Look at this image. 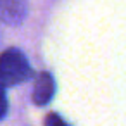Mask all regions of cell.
Masks as SVG:
<instances>
[{"mask_svg":"<svg viewBox=\"0 0 126 126\" xmlns=\"http://www.w3.org/2000/svg\"><path fill=\"white\" fill-rule=\"evenodd\" d=\"M31 64L19 48H7L0 59V78L4 86H17L31 78Z\"/></svg>","mask_w":126,"mask_h":126,"instance_id":"6da1fadb","label":"cell"},{"mask_svg":"<svg viewBox=\"0 0 126 126\" xmlns=\"http://www.w3.org/2000/svg\"><path fill=\"white\" fill-rule=\"evenodd\" d=\"M54 92H55V81H54L52 74L47 71L40 73L35 81V86H33V104L38 107L47 105L52 100Z\"/></svg>","mask_w":126,"mask_h":126,"instance_id":"7a4b0ae2","label":"cell"},{"mask_svg":"<svg viewBox=\"0 0 126 126\" xmlns=\"http://www.w3.org/2000/svg\"><path fill=\"white\" fill-rule=\"evenodd\" d=\"M28 14L26 0H2V17L7 24H21Z\"/></svg>","mask_w":126,"mask_h":126,"instance_id":"3957f363","label":"cell"},{"mask_svg":"<svg viewBox=\"0 0 126 126\" xmlns=\"http://www.w3.org/2000/svg\"><path fill=\"white\" fill-rule=\"evenodd\" d=\"M45 126H69L59 114H55V112H52V114H48L47 117H45Z\"/></svg>","mask_w":126,"mask_h":126,"instance_id":"277c9868","label":"cell"}]
</instances>
